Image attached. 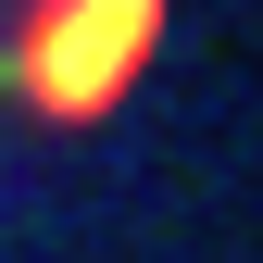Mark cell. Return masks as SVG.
<instances>
[{
	"label": "cell",
	"mask_w": 263,
	"mask_h": 263,
	"mask_svg": "<svg viewBox=\"0 0 263 263\" xmlns=\"http://www.w3.org/2000/svg\"><path fill=\"white\" fill-rule=\"evenodd\" d=\"M176 0H13V38H0V101L50 138L101 125L125 88L151 76Z\"/></svg>",
	"instance_id": "6da1fadb"
}]
</instances>
